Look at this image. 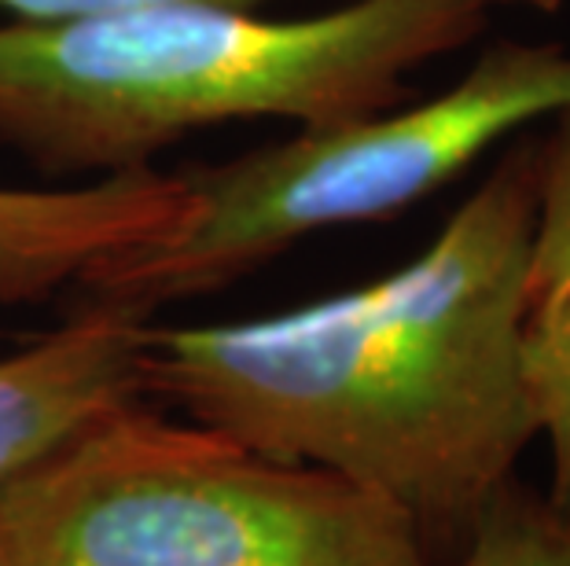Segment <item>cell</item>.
<instances>
[{
  "label": "cell",
  "instance_id": "6da1fadb",
  "mask_svg": "<svg viewBox=\"0 0 570 566\" xmlns=\"http://www.w3.org/2000/svg\"><path fill=\"white\" fill-rule=\"evenodd\" d=\"M538 140H515L428 250L269 317L144 331L148 401L391 500L428 566H456L538 438L527 383Z\"/></svg>",
  "mask_w": 570,
  "mask_h": 566
},
{
  "label": "cell",
  "instance_id": "7a4b0ae2",
  "mask_svg": "<svg viewBox=\"0 0 570 566\" xmlns=\"http://www.w3.org/2000/svg\"><path fill=\"white\" fill-rule=\"evenodd\" d=\"M475 0H338L269 19L169 0L67 22H0V140L52 173L148 170L188 132L324 126L397 107L409 75L471 44Z\"/></svg>",
  "mask_w": 570,
  "mask_h": 566
},
{
  "label": "cell",
  "instance_id": "3957f363",
  "mask_svg": "<svg viewBox=\"0 0 570 566\" xmlns=\"http://www.w3.org/2000/svg\"><path fill=\"white\" fill-rule=\"evenodd\" d=\"M16 566H428L391 500L155 401L0 478Z\"/></svg>",
  "mask_w": 570,
  "mask_h": 566
},
{
  "label": "cell",
  "instance_id": "277c9868",
  "mask_svg": "<svg viewBox=\"0 0 570 566\" xmlns=\"http://www.w3.org/2000/svg\"><path fill=\"white\" fill-rule=\"evenodd\" d=\"M570 103V48L497 41L453 89L324 126L180 173L159 236L78 284L85 302L137 317L210 295L327 228L383 221L456 180L493 143Z\"/></svg>",
  "mask_w": 570,
  "mask_h": 566
},
{
  "label": "cell",
  "instance_id": "5b68a950",
  "mask_svg": "<svg viewBox=\"0 0 570 566\" xmlns=\"http://www.w3.org/2000/svg\"><path fill=\"white\" fill-rule=\"evenodd\" d=\"M151 317L85 302L63 328L0 357V478L59 449L96 419L144 397Z\"/></svg>",
  "mask_w": 570,
  "mask_h": 566
},
{
  "label": "cell",
  "instance_id": "8992f818",
  "mask_svg": "<svg viewBox=\"0 0 570 566\" xmlns=\"http://www.w3.org/2000/svg\"><path fill=\"white\" fill-rule=\"evenodd\" d=\"M92 239V199L78 185H0V302H41L67 284Z\"/></svg>",
  "mask_w": 570,
  "mask_h": 566
},
{
  "label": "cell",
  "instance_id": "52a82bcc",
  "mask_svg": "<svg viewBox=\"0 0 570 566\" xmlns=\"http://www.w3.org/2000/svg\"><path fill=\"white\" fill-rule=\"evenodd\" d=\"M523 383L538 419V438L549 441L552 456V481L544 497L570 515V280L530 302Z\"/></svg>",
  "mask_w": 570,
  "mask_h": 566
},
{
  "label": "cell",
  "instance_id": "ba28073f",
  "mask_svg": "<svg viewBox=\"0 0 570 566\" xmlns=\"http://www.w3.org/2000/svg\"><path fill=\"white\" fill-rule=\"evenodd\" d=\"M456 566H570V515L512 475L482 504Z\"/></svg>",
  "mask_w": 570,
  "mask_h": 566
},
{
  "label": "cell",
  "instance_id": "9c48e42d",
  "mask_svg": "<svg viewBox=\"0 0 570 566\" xmlns=\"http://www.w3.org/2000/svg\"><path fill=\"white\" fill-rule=\"evenodd\" d=\"M552 118V132L538 140V218L530 250L533 298L570 280V103Z\"/></svg>",
  "mask_w": 570,
  "mask_h": 566
},
{
  "label": "cell",
  "instance_id": "30bf717a",
  "mask_svg": "<svg viewBox=\"0 0 570 566\" xmlns=\"http://www.w3.org/2000/svg\"><path fill=\"white\" fill-rule=\"evenodd\" d=\"M148 4H169V0H0V11L16 22H67V19L111 16V11L148 8ZM222 4L262 8L273 4V0H222Z\"/></svg>",
  "mask_w": 570,
  "mask_h": 566
},
{
  "label": "cell",
  "instance_id": "8fae6325",
  "mask_svg": "<svg viewBox=\"0 0 570 566\" xmlns=\"http://www.w3.org/2000/svg\"><path fill=\"white\" fill-rule=\"evenodd\" d=\"M475 4L490 8V4H519V8H538V11H556L563 0H475Z\"/></svg>",
  "mask_w": 570,
  "mask_h": 566
},
{
  "label": "cell",
  "instance_id": "7c38bea8",
  "mask_svg": "<svg viewBox=\"0 0 570 566\" xmlns=\"http://www.w3.org/2000/svg\"><path fill=\"white\" fill-rule=\"evenodd\" d=\"M0 566H16V563H11V559H8V552H4V545H0Z\"/></svg>",
  "mask_w": 570,
  "mask_h": 566
}]
</instances>
